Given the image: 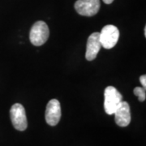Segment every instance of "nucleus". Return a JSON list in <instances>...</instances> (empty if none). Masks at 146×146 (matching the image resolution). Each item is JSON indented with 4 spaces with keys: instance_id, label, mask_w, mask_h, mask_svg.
Masks as SVG:
<instances>
[{
    "instance_id": "obj_9",
    "label": "nucleus",
    "mask_w": 146,
    "mask_h": 146,
    "mask_svg": "<svg viewBox=\"0 0 146 146\" xmlns=\"http://www.w3.org/2000/svg\"><path fill=\"white\" fill-rule=\"evenodd\" d=\"M134 94H135L136 96H138L139 101H140V102H144V101H145V89H144V88H142V87H136V88L134 89Z\"/></svg>"
},
{
    "instance_id": "obj_8",
    "label": "nucleus",
    "mask_w": 146,
    "mask_h": 146,
    "mask_svg": "<svg viewBox=\"0 0 146 146\" xmlns=\"http://www.w3.org/2000/svg\"><path fill=\"white\" fill-rule=\"evenodd\" d=\"M102 47V44L100 42L99 33H92L88 38L87 41V48L85 58L88 61H92L97 57Z\"/></svg>"
},
{
    "instance_id": "obj_1",
    "label": "nucleus",
    "mask_w": 146,
    "mask_h": 146,
    "mask_svg": "<svg viewBox=\"0 0 146 146\" xmlns=\"http://www.w3.org/2000/svg\"><path fill=\"white\" fill-rule=\"evenodd\" d=\"M49 36L50 30L46 23L39 21H36L32 27L29 33V39L33 45L35 46H40L46 42Z\"/></svg>"
},
{
    "instance_id": "obj_5",
    "label": "nucleus",
    "mask_w": 146,
    "mask_h": 146,
    "mask_svg": "<svg viewBox=\"0 0 146 146\" xmlns=\"http://www.w3.org/2000/svg\"><path fill=\"white\" fill-rule=\"evenodd\" d=\"M100 6V0H77L75 9L81 16H94L98 12Z\"/></svg>"
},
{
    "instance_id": "obj_2",
    "label": "nucleus",
    "mask_w": 146,
    "mask_h": 146,
    "mask_svg": "<svg viewBox=\"0 0 146 146\" xmlns=\"http://www.w3.org/2000/svg\"><path fill=\"white\" fill-rule=\"evenodd\" d=\"M104 109L107 115H113L123 97L120 93L113 86H107L104 92Z\"/></svg>"
},
{
    "instance_id": "obj_3",
    "label": "nucleus",
    "mask_w": 146,
    "mask_h": 146,
    "mask_svg": "<svg viewBox=\"0 0 146 146\" xmlns=\"http://www.w3.org/2000/svg\"><path fill=\"white\" fill-rule=\"evenodd\" d=\"M119 37V31L117 27L112 25H106L99 33L100 42L102 47L105 49H111L117 44Z\"/></svg>"
},
{
    "instance_id": "obj_12",
    "label": "nucleus",
    "mask_w": 146,
    "mask_h": 146,
    "mask_svg": "<svg viewBox=\"0 0 146 146\" xmlns=\"http://www.w3.org/2000/svg\"><path fill=\"white\" fill-rule=\"evenodd\" d=\"M145 36H146V27L145 28Z\"/></svg>"
},
{
    "instance_id": "obj_11",
    "label": "nucleus",
    "mask_w": 146,
    "mask_h": 146,
    "mask_svg": "<svg viewBox=\"0 0 146 146\" xmlns=\"http://www.w3.org/2000/svg\"><path fill=\"white\" fill-rule=\"evenodd\" d=\"M113 1L114 0H103V2H104L106 4H110V3H113Z\"/></svg>"
},
{
    "instance_id": "obj_4",
    "label": "nucleus",
    "mask_w": 146,
    "mask_h": 146,
    "mask_svg": "<svg viewBox=\"0 0 146 146\" xmlns=\"http://www.w3.org/2000/svg\"><path fill=\"white\" fill-rule=\"evenodd\" d=\"M11 120L14 127L18 131H25L28 127L26 113L24 106L20 103L14 104L10 110Z\"/></svg>"
},
{
    "instance_id": "obj_10",
    "label": "nucleus",
    "mask_w": 146,
    "mask_h": 146,
    "mask_svg": "<svg viewBox=\"0 0 146 146\" xmlns=\"http://www.w3.org/2000/svg\"><path fill=\"white\" fill-rule=\"evenodd\" d=\"M140 81H141V84L143 85V88L146 89V76L143 75L140 77Z\"/></svg>"
},
{
    "instance_id": "obj_7",
    "label": "nucleus",
    "mask_w": 146,
    "mask_h": 146,
    "mask_svg": "<svg viewBox=\"0 0 146 146\" xmlns=\"http://www.w3.org/2000/svg\"><path fill=\"white\" fill-rule=\"evenodd\" d=\"M115 123L119 127H127L131 122L130 106L127 102L122 101L115 110Z\"/></svg>"
},
{
    "instance_id": "obj_6",
    "label": "nucleus",
    "mask_w": 146,
    "mask_h": 146,
    "mask_svg": "<svg viewBox=\"0 0 146 146\" xmlns=\"http://www.w3.org/2000/svg\"><path fill=\"white\" fill-rule=\"evenodd\" d=\"M45 118L49 125L55 126L58 123L61 118V106L57 99H51L48 102Z\"/></svg>"
}]
</instances>
